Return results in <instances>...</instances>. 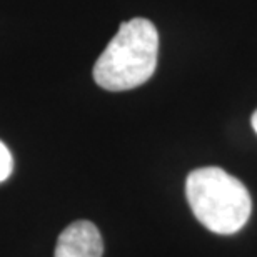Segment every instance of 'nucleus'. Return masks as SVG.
Masks as SVG:
<instances>
[{
    "mask_svg": "<svg viewBox=\"0 0 257 257\" xmlns=\"http://www.w3.org/2000/svg\"><path fill=\"white\" fill-rule=\"evenodd\" d=\"M159 34L147 19H132L119 27L94 65L97 85L110 92L146 84L156 72Z\"/></svg>",
    "mask_w": 257,
    "mask_h": 257,
    "instance_id": "f257e3e1",
    "label": "nucleus"
},
{
    "mask_svg": "<svg viewBox=\"0 0 257 257\" xmlns=\"http://www.w3.org/2000/svg\"><path fill=\"white\" fill-rule=\"evenodd\" d=\"M186 197L199 222L222 235L239 232L252 210L244 184L219 167H200L189 174Z\"/></svg>",
    "mask_w": 257,
    "mask_h": 257,
    "instance_id": "f03ea898",
    "label": "nucleus"
},
{
    "mask_svg": "<svg viewBox=\"0 0 257 257\" xmlns=\"http://www.w3.org/2000/svg\"><path fill=\"white\" fill-rule=\"evenodd\" d=\"M104 240L89 220H75L60 232L54 257H102Z\"/></svg>",
    "mask_w": 257,
    "mask_h": 257,
    "instance_id": "7ed1b4c3",
    "label": "nucleus"
},
{
    "mask_svg": "<svg viewBox=\"0 0 257 257\" xmlns=\"http://www.w3.org/2000/svg\"><path fill=\"white\" fill-rule=\"evenodd\" d=\"M14 171V159L9 147L0 141V182L7 181Z\"/></svg>",
    "mask_w": 257,
    "mask_h": 257,
    "instance_id": "20e7f679",
    "label": "nucleus"
},
{
    "mask_svg": "<svg viewBox=\"0 0 257 257\" xmlns=\"http://www.w3.org/2000/svg\"><path fill=\"white\" fill-rule=\"evenodd\" d=\"M252 128H254L255 134H257V110L252 114Z\"/></svg>",
    "mask_w": 257,
    "mask_h": 257,
    "instance_id": "39448f33",
    "label": "nucleus"
}]
</instances>
